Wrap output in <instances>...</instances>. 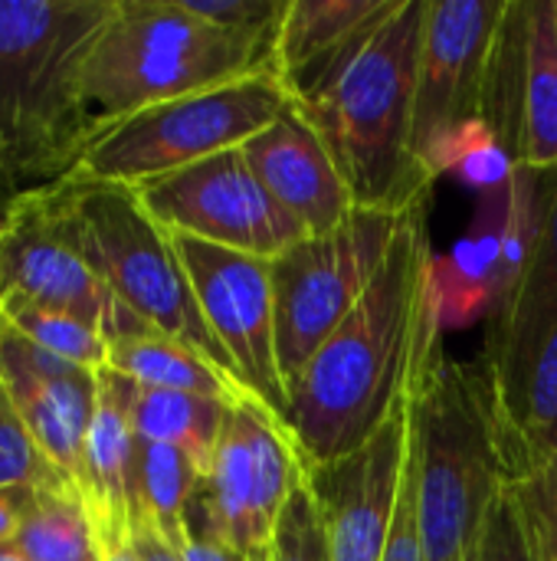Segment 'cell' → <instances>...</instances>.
<instances>
[{
    "instance_id": "cell-37",
    "label": "cell",
    "mask_w": 557,
    "mask_h": 561,
    "mask_svg": "<svg viewBox=\"0 0 557 561\" xmlns=\"http://www.w3.org/2000/svg\"><path fill=\"white\" fill-rule=\"evenodd\" d=\"M105 561H141V559H138V552H135V549H131V542H128V546L105 549Z\"/></svg>"
},
{
    "instance_id": "cell-34",
    "label": "cell",
    "mask_w": 557,
    "mask_h": 561,
    "mask_svg": "<svg viewBox=\"0 0 557 561\" xmlns=\"http://www.w3.org/2000/svg\"><path fill=\"white\" fill-rule=\"evenodd\" d=\"M181 559L184 561H253V559H246V556H240V552H233L230 546H223V542H220V539H213L210 533L194 529V526H190V539H187V546H184Z\"/></svg>"
},
{
    "instance_id": "cell-19",
    "label": "cell",
    "mask_w": 557,
    "mask_h": 561,
    "mask_svg": "<svg viewBox=\"0 0 557 561\" xmlns=\"http://www.w3.org/2000/svg\"><path fill=\"white\" fill-rule=\"evenodd\" d=\"M401 0H289L272 43V69L289 99L315 92Z\"/></svg>"
},
{
    "instance_id": "cell-18",
    "label": "cell",
    "mask_w": 557,
    "mask_h": 561,
    "mask_svg": "<svg viewBox=\"0 0 557 561\" xmlns=\"http://www.w3.org/2000/svg\"><path fill=\"white\" fill-rule=\"evenodd\" d=\"M138 385L112 368L98 371V398L79 467V493L95 523L102 549L128 546L138 529V457L135 431Z\"/></svg>"
},
{
    "instance_id": "cell-11",
    "label": "cell",
    "mask_w": 557,
    "mask_h": 561,
    "mask_svg": "<svg viewBox=\"0 0 557 561\" xmlns=\"http://www.w3.org/2000/svg\"><path fill=\"white\" fill-rule=\"evenodd\" d=\"M305 477L309 467L289 424L263 401L243 398L227 414L190 526L246 559L266 561L276 526Z\"/></svg>"
},
{
    "instance_id": "cell-35",
    "label": "cell",
    "mask_w": 557,
    "mask_h": 561,
    "mask_svg": "<svg viewBox=\"0 0 557 561\" xmlns=\"http://www.w3.org/2000/svg\"><path fill=\"white\" fill-rule=\"evenodd\" d=\"M131 549L138 552L141 561H184L177 549H171L164 539H158L151 529H135L131 536Z\"/></svg>"
},
{
    "instance_id": "cell-28",
    "label": "cell",
    "mask_w": 557,
    "mask_h": 561,
    "mask_svg": "<svg viewBox=\"0 0 557 561\" xmlns=\"http://www.w3.org/2000/svg\"><path fill=\"white\" fill-rule=\"evenodd\" d=\"M266 561H332L325 516H322L315 490L309 486V477L292 493L282 519L276 526V536L269 542Z\"/></svg>"
},
{
    "instance_id": "cell-20",
    "label": "cell",
    "mask_w": 557,
    "mask_h": 561,
    "mask_svg": "<svg viewBox=\"0 0 557 561\" xmlns=\"http://www.w3.org/2000/svg\"><path fill=\"white\" fill-rule=\"evenodd\" d=\"M557 168V0H525L512 171Z\"/></svg>"
},
{
    "instance_id": "cell-21",
    "label": "cell",
    "mask_w": 557,
    "mask_h": 561,
    "mask_svg": "<svg viewBox=\"0 0 557 561\" xmlns=\"http://www.w3.org/2000/svg\"><path fill=\"white\" fill-rule=\"evenodd\" d=\"M108 368L131 378L141 388L187 391V394H204V398H217L227 404L250 398L230 375H223L217 365H210L200 352H194L167 335H158V332L112 342Z\"/></svg>"
},
{
    "instance_id": "cell-24",
    "label": "cell",
    "mask_w": 557,
    "mask_h": 561,
    "mask_svg": "<svg viewBox=\"0 0 557 561\" xmlns=\"http://www.w3.org/2000/svg\"><path fill=\"white\" fill-rule=\"evenodd\" d=\"M13 549L30 561H105L85 500L69 483L36 486L33 510L16 533Z\"/></svg>"
},
{
    "instance_id": "cell-33",
    "label": "cell",
    "mask_w": 557,
    "mask_h": 561,
    "mask_svg": "<svg viewBox=\"0 0 557 561\" xmlns=\"http://www.w3.org/2000/svg\"><path fill=\"white\" fill-rule=\"evenodd\" d=\"M36 500V486H3L0 490V549L13 546Z\"/></svg>"
},
{
    "instance_id": "cell-6",
    "label": "cell",
    "mask_w": 557,
    "mask_h": 561,
    "mask_svg": "<svg viewBox=\"0 0 557 561\" xmlns=\"http://www.w3.org/2000/svg\"><path fill=\"white\" fill-rule=\"evenodd\" d=\"M66 184L85 253L115 299L151 332L200 352L240 385L230 355L197 306L174 237L141 207L138 194L131 187L85 181L79 174H66Z\"/></svg>"
},
{
    "instance_id": "cell-23",
    "label": "cell",
    "mask_w": 557,
    "mask_h": 561,
    "mask_svg": "<svg viewBox=\"0 0 557 561\" xmlns=\"http://www.w3.org/2000/svg\"><path fill=\"white\" fill-rule=\"evenodd\" d=\"M230 408L233 404L217 398L187 394V391H158L138 385L135 431L144 444H167L184 450L207 473Z\"/></svg>"
},
{
    "instance_id": "cell-32",
    "label": "cell",
    "mask_w": 557,
    "mask_h": 561,
    "mask_svg": "<svg viewBox=\"0 0 557 561\" xmlns=\"http://www.w3.org/2000/svg\"><path fill=\"white\" fill-rule=\"evenodd\" d=\"M381 561H427L423 539H420V513H417V460H414V447H410V457H407L397 513H394L391 536H387L384 559Z\"/></svg>"
},
{
    "instance_id": "cell-15",
    "label": "cell",
    "mask_w": 557,
    "mask_h": 561,
    "mask_svg": "<svg viewBox=\"0 0 557 561\" xmlns=\"http://www.w3.org/2000/svg\"><path fill=\"white\" fill-rule=\"evenodd\" d=\"M410 457V404L355 454L312 467L332 561H381Z\"/></svg>"
},
{
    "instance_id": "cell-2",
    "label": "cell",
    "mask_w": 557,
    "mask_h": 561,
    "mask_svg": "<svg viewBox=\"0 0 557 561\" xmlns=\"http://www.w3.org/2000/svg\"><path fill=\"white\" fill-rule=\"evenodd\" d=\"M423 26L427 0H401L315 92L292 99L325 138L355 204L364 210L404 214L433 191L414 158Z\"/></svg>"
},
{
    "instance_id": "cell-1",
    "label": "cell",
    "mask_w": 557,
    "mask_h": 561,
    "mask_svg": "<svg viewBox=\"0 0 557 561\" xmlns=\"http://www.w3.org/2000/svg\"><path fill=\"white\" fill-rule=\"evenodd\" d=\"M427 207L430 197L407 210L358 306L286 385V424L309 470L355 454L407 408L443 345Z\"/></svg>"
},
{
    "instance_id": "cell-25",
    "label": "cell",
    "mask_w": 557,
    "mask_h": 561,
    "mask_svg": "<svg viewBox=\"0 0 557 561\" xmlns=\"http://www.w3.org/2000/svg\"><path fill=\"white\" fill-rule=\"evenodd\" d=\"M509 457V480L557 457V329L538 348L515 411L499 421Z\"/></svg>"
},
{
    "instance_id": "cell-26",
    "label": "cell",
    "mask_w": 557,
    "mask_h": 561,
    "mask_svg": "<svg viewBox=\"0 0 557 561\" xmlns=\"http://www.w3.org/2000/svg\"><path fill=\"white\" fill-rule=\"evenodd\" d=\"M0 319L62 362H72V365L89 368V371L108 368V345L112 342L98 329H92L72 316L36 309L26 302H0Z\"/></svg>"
},
{
    "instance_id": "cell-4",
    "label": "cell",
    "mask_w": 557,
    "mask_h": 561,
    "mask_svg": "<svg viewBox=\"0 0 557 561\" xmlns=\"http://www.w3.org/2000/svg\"><path fill=\"white\" fill-rule=\"evenodd\" d=\"M417 513L427 561H473L489 510L509 483L499 408L483 365L440 345L410 401Z\"/></svg>"
},
{
    "instance_id": "cell-13",
    "label": "cell",
    "mask_w": 557,
    "mask_h": 561,
    "mask_svg": "<svg viewBox=\"0 0 557 561\" xmlns=\"http://www.w3.org/2000/svg\"><path fill=\"white\" fill-rule=\"evenodd\" d=\"M174 237L197 306L230 355L243 391L286 421V381L276 352V296L269 260Z\"/></svg>"
},
{
    "instance_id": "cell-7",
    "label": "cell",
    "mask_w": 557,
    "mask_h": 561,
    "mask_svg": "<svg viewBox=\"0 0 557 561\" xmlns=\"http://www.w3.org/2000/svg\"><path fill=\"white\" fill-rule=\"evenodd\" d=\"M286 105L289 92L272 72L181 95L92 128L72 174L141 187L220 151L243 148Z\"/></svg>"
},
{
    "instance_id": "cell-10",
    "label": "cell",
    "mask_w": 557,
    "mask_h": 561,
    "mask_svg": "<svg viewBox=\"0 0 557 561\" xmlns=\"http://www.w3.org/2000/svg\"><path fill=\"white\" fill-rule=\"evenodd\" d=\"M404 217L407 210L387 214L355 207L335 230L302 237L295 247L269 260L276 296V352L286 385L358 306Z\"/></svg>"
},
{
    "instance_id": "cell-5",
    "label": "cell",
    "mask_w": 557,
    "mask_h": 561,
    "mask_svg": "<svg viewBox=\"0 0 557 561\" xmlns=\"http://www.w3.org/2000/svg\"><path fill=\"white\" fill-rule=\"evenodd\" d=\"M272 72V39L227 33L184 0H118L82 79L92 128L213 85Z\"/></svg>"
},
{
    "instance_id": "cell-30",
    "label": "cell",
    "mask_w": 557,
    "mask_h": 561,
    "mask_svg": "<svg viewBox=\"0 0 557 561\" xmlns=\"http://www.w3.org/2000/svg\"><path fill=\"white\" fill-rule=\"evenodd\" d=\"M184 7L227 33L276 43L289 0H184Z\"/></svg>"
},
{
    "instance_id": "cell-27",
    "label": "cell",
    "mask_w": 557,
    "mask_h": 561,
    "mask_svg": "<svg viewBox=\"0 0 557 561\" xmlns=\"http://www.w3.org/2000/svg\"><path fill=\"white\" fill-rule=\"evenodd\" d=\"M473 561H545L532 510L515 480H509L496 496Z\"/></svg>"
},
{
    "instance_id": "cell-9",
    "label": "cell",
    "mask_w": 557,
    "mask_h": 561,
    "mask_svg": "<svg viewBox=\"0 0 557 561\" xmlns=\"http://www.w3.org/2000/svg\"><path fill=\"white\" fill-rule=\"evenodd\" d=\"M0 302L72 316L98 329L108 342L148 335L92 266L66 178L20 191L0 227Z\"/></svg>"
},
{
    "instance_id": "cell-36",
    "label": "cell",
    "mask_w": 557,
    "mask_h": 561,
    "mask_svg": "<svg viewBox=\"0 0 557 561\" xmlns=\"http://www.w3.org/2000/svg\"><path fill=\"white\" fill-rule=\"evenodd\" d=\"M13 201H16V191L10 187V181L0 174V227L7 224V217H10V207H13Z\"/></svg>"
},
{
    "instance_id": "cell-29",
    "label": "cell",
    "mask_w": 557,
    "mask_h": 561,
    "mask_svg": "<svg viewBox=\"0 0 557 561\" xmlns=\"http://www.w3.org/2000/svg\"><path fill=\"white\" fill-rule=\"evenodd\" d=\"M43 483H62V480L49 470L23 417L16 414L13 401L0 388V490L3 486H43Z\"/></svg>"
},
{
    "instance_id": "cell-22",
    "label": "cell",
    "mask_w": 557,
    "mask_h": 561,
    "mask_svg": "<svg viewBox=\"0 0 557 561\" xmlns=\"http://www.w3.org/2000/svg\"><path fill=\"white\" fill-rule=\"evenodd\" d=\"M200 483H204V470L184 450L141 440L138 529H151L171 549L184 552L190 539V510L197 503Z\"/></svg>"
},
{
    "instance_id": "cell-31",
    "label": "cell",
    "mask_w": 557,
    "mask_h": 561,
    "mask_svg": "<svg viewBox=\"0 0 557 561\" xmlns=\"http://www.w3.org/2000/svg\"><path fill=\"white\" fill-rule=\"evenodd\" d=\"M515 486L522 490V496L532 510L545 561H557V457L515 477Z\"/></svg>"
},
{
    "instance_id": "cell-12",
    "label": "cell",
    "mask_w": 557,
    "mask_h": 561,
    "mask_svg": "<svg viewBox=\"0 0 557 561\" xmlns=\"http://www.w3.org/2000/svg\"><path fill=\"white\" fill-rule=\"evenodd\" d=\"M131 191L167 233L259 260H276L309 237L263 187L243 148L220 151Z\"/></svg>"
},
{
    "instance_id": "cell-16",
    "label": "cell",
    "mask_w": 557,
    "mask_h": 561,
    "mask_svg": "<svg viewBox=\"0 0 557 561\" xmlns=\"http://www.w3.org/2000/svg\"><path fill=\"white\" fill-rule=\"evenodd\" d=\"M0 388L13 401L49 470L76 486L95 414L98 371L49 355L0 319Z\"/></svg>"
},
{
    "instance_id": "cell-8",
    "label": "cell",
    "mask_w": 557,
    "mask_h": 561,
    "mask_svg": "<svg viewBox=\"0 0 557 561\" xmlns=\"http://www.w3.org/2000/svg\"><path fill=\"white\" fill-rule=\"evenodd\" d=\"M509 0H427L414 102V158L437 181L489 131L496 53Z\"/></svg>"
},
{
    "instance_id": "cell-14",
    "label": "cell",
    "mask_w": 557,
    "mask_h": 561,
    "mask_svg": "<svg viewBox=\"0 0 557 561\" xmlns=\"http://www.w3.org/2000/svg\"><path fill=\"white\" fill-rule=\"evenodd\" d=\"M557 329V168L535 178V220L525 263L515 283L496 296L486 332L483 368L492 385L499 421H506L522 394L525 375Z\"/></svg>"
},
{
    "instance_id": "cell-38",
    "label": "cell",
    "mask_w": 557,
    "mask_h": 561,
    "mask_svg": "<svg viewBox=\"0 0 557 561\" xmlns=\"http://www.w3.org/2000/svg\"><path fill=\"white\" fill-rule=\"evenodd\" d=\"M0 561H30L23 552H16L13 546H7V549H0Z\"/></svg>"
},
{
    "instance_id": "cell-3",
    "label": "cell",
    "mask_w": 557,
    "mask_h": 561,
    "mask_svg": "<svg viewBox=\"0 0 557 561\" xmlns=\"http://www.w3.org/2000/svg\"><path fill=\"white\" fill-rule=\"evenodd\" d=\"M118 0H0V174L33 191L76 171L92 135L89 53Z\"/></svg>"
},
{
    "instance_id": "cell-17",
    "label": "cell",
    "mask_w": 557,
    "mask_h": 561,
    "mask_svg": "<svg viewBox=\"0 0 557 561\" xmlns=\"http://www.w3.org/2000/svg\"><path fill=\"white\" fill-rule=\"evenodd\" d=\"M243 154L263 187L309 237L335 230L358 207L325 138L292 99L243 145Z\"/></svg>"
}]
</instances>
